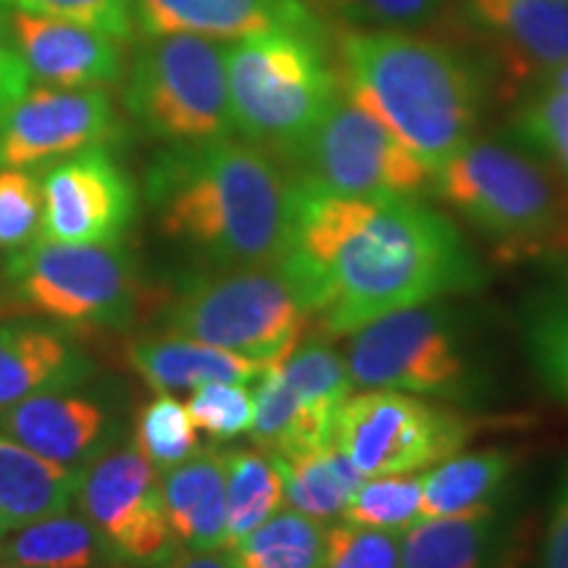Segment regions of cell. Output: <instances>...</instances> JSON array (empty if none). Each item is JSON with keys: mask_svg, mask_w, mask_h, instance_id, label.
Segmentation results:
<instances>
[{"mask_svg": "<svg viewBox=\"0 0 568 568\" xmlns=\"http://www.w3.org/2000/svg\"><path fill=\"white\" fill-rule=\"evenodd\" d=\"M337 48L347 98L432 174L474 140L485 84L453 48L395 30L339 32Z\"/></svg>", "mask_w": 568, "mask_h": 568, "instance_id": "3", "label": "cell"}, {"mask_svg": "<svg viewBox=\"0 0 568 568\" xmlns=\"http://www.w3.org/2000/svg\"><path fill=\"white\" fill-rule=\"evenodd\" d=\"M0 568H11V566H3V564H0Z\"/></svg>", "mask_w": 568, "mask_h": 568, "instance_id": "45", "label": "cell"}, {"mask_svg": "<svg viewBox=\"0 0 568 568\" xmlns=\"http://www.w3.org/2000/svg\"><path fill=\"white\" fill-rule=\"evenodd\" d=\"M6 282L27 316L77 332H122L140 308V274L122 243L34 240L6 261Z\"/></svg>", "mask_w": 568, "mask_h": 568, "instance_id": "8", "label": "cell"}, {"mask_svg": "<svg viewBox=\"0 0 568 568\" xmlns=\"http://www.w3.org/2000/svg\"><path fill=\"white\" fill-rule=\"evenodd\" d=\"M432 187L503 261L568 253V182L529 151L471 140L437 169Z\"/></svg>", "mask_w": 568, "mask_h": 568, "instance_id": "4", "label": "cell"}, {"mask_svg": "<svg viewBox=\"0 0 568 568\" xmlns=\"http://www.w3.org/2000/svg\"><path fill=\"white\" fill-rule=\"evenodd\" d=\"M308 324V308L280 266L187 272L176 276L161 308V332L264 366L287 358Z\"/></svg>", "mask_w": 568, "mask_h": 568, "instance_id": "6", "label": "cell"}, {"mask_svg": "<svg viewBox=\"0 0 568 568\" xmlns=\"http://www.w3.org/2000/svg\"><path fill=\"white\" fill-rule=\"evenodd\" d=\"M95 366L63 335L40 322H0V410L42 393L82 387Z\"/></svg>", "mask_w": 568, "mask_h": 568, "instance_id": "20", "label": "cell"}, {"mask_svg": "<svg viewBox=\"0 0 568 568\" xmlns=\"http://www.w3.org/2000/svg\"><path fill=\"white\" fill-rule=\"evenodd\" d=\"M529 364L556 400L568 406V272L539 284L524 303Z\"/></svg>", "mask_w": 568, "mask_h": 568, "instance_id": "27", "label": "cell"}, {"mask_svg": "<svg viewBox=\"0 0 568 568\" xmlns=\"http://www.w3.org/2000/svg\"><path fill=\"white\" fill-rule=\"evenodd\" d=\"M274 460L284 479V506L326 527L345 516L353 493L366 479L335 443Z\"/></svg>", "mask_w": 568, "mask_h": 568, "instance_id": "26", "label": "cell"}, {"mask_svg": "<svg viewBox=\"0 0 568 568\" xmlns=\"http://www.w3.org/2000/svg\"><path fill=\"white\" fill-rule=\"evenodd\" d=\"M80 481L82 468L53 464L0 435V514L13 529L69 510Z\"/></svg>", "mask_w": 568, "mask_h": 568, "instance_id": "24", "label": "cell"}, {"mask_svg": "<svg viewBox=\"0 0 568 568\" xmlns=\"http://www.w3.org/2000/svg\"><path fill=\"white\" fill-rule=\"evenodd\" d=\"M19 55L32 82L51 88H109L124 77L122 42L77 21L9 11Z\"/></svg>", "mask_w": 568, "mask_h": 568, "instance_id": "18", "label": "cell"}, {"mask_svg": "<svg viewBox=\"0 0 568 568\" xmlns=\"http://www.w3.org/2000/svg\"><path fill=\"white\" fill-rule=\"evenodd\" d=\"M510 134L524 151L550 163L568 182V95L550 84H539L518 105Z\"/></svg>", "mask_w": 568, "mask_h": 568, "instance_id": "32", "label": "cell"}, {"mask_svg": "<svg viewBox=\"0 0 568 568\" xmlns=\"http://www.w3.org/2000/svg\"><path fill=\"white\" fill-rule=\"evenodd\" d=\"M542 84H550V88H556L568 95V61L560 63L556 71H550V74L542 80Z\"/></svg>", "mask_w": 568, "mask_h": 568, "instance_id": "43", "label": "cell"}, {"mask_svg": "<svg viewBox=\"0 0 568 568\" xmlns=\"http://www.w3.org/2000/svg\"><path fill=\"white\" fill-rule=\"evenodd\" d=\"M403 531L339 521L326 527L324 568H400Z\"/></svg>", "mask_w": 568, "mask_h": 568, "instance_id": "34", "label": "cell"}, {"mask_svg": "<svg viewBox=\"0 0 568 568\" xmlns=\"http://www.w3.org/2000/svg\"><path fill=\"white\" fill-rule=\"evenodd\" d=\"M0 564L11 568H122L90 518L69 510L0 537Z\"/></svg>", "mask_w": 568, "mask_h": 568, "instance_id": "25", "label": "cell"}, {"mask_svg": "<svg viewBox=\"0 0 568 568\" xmlns=\"http://www.w3.org/2000/svg\"><path fill=\"white\" fill-rule=\"evenodd\" d=\"M17 316H27V314L21 311V305L13 301L9 282H0V322H6V318H17Z\"/></svg>", "mask_w": 568, "mask_h": 568, "instance_id": "42", "label": "cell"}, {"mask_svg": "<svg viewBox=\"0 0 568 568\" xmlns=\"http://www.w3.org/2000/svg\"><path fill=\"white\" fill-rule=\"evenodd\" d=\"M290 159L301 169V182L353 197H418L435 176L347 95L332 103Z\"/></svg>", "mask_w": 568, "mask_h": 568, "instance_id": "11", "label": "cell"}, {"mask_svg": "<svg viewBox=\"0 0 568 568\" xmlns=\"http://www.w3.org/2000/svg\"><path fill=\"white\" fill-rule=\"evenodd\" d=\"M326 524L293 508H280L258 529L234 542L240 568H324Z\"/></svg>", "mask_w": 568, "mask_h": 568, "instance_id": "29", "label": "cell"}, {"mask_svg": "<svg viewBox=\"0 0 568 568\" xmlns=\"http://www.w3.org/2000/svg\"><path fill=\"white\" fill-rule=\"evenodd\" d=\"M3 3L40 17L77 21L119 42H130L134 34V0H3Z\"/></svg>", "mask_w": 568, "mask_h": 568, "instance_id": "37", "label": "cell"}, {"mask_svg": "<svg viewBox=\"0 0 568 568\" xmlns=\"http://www.w3.org/2000/svg\"><path fill=\"white\" fill-rule=\"evenodd\" d=\"M422 474H382L366 477L345 508V521L374 529L406 531L422 518Z\"/></svg>", "mask_w": 568, "mask_h": 568, "instance_id": "33", "label": "cell"}, {"mask_svg": "<svg viewBox=\"0 0 568 568\" xmlns=\"http://www.w3.org/2000/svg\"><path fill=\"white\" fill-rule=\"evenodd\" d=\"M529 529L506 503L418 518L403 531L400 568H529Z\"/></svg>", "mask_w": 568, "mask_h": 568, "instance_id": "16", "label": "cell"}, {"mask_svg": "<svg viewBox=\"0 0 568 568\" xmlns=\"http://www.w3.org/2000/svg\"><path fill=\"white\" fill-rule=\"evenodd\" d=\"M187 410L197 432H205L216 443H230V439L245 435L251 429V385H240V382H211V385L193 389Z\"/></svg>", "mask_w": 568, "mask_h": 568, "instance_id": "36", "label": "cell"}, {"mask_svg": "<svg viewBox=\"0 0 568 568\" xmlns=\"http://www.w3.org/2000/svg\"><path fill=\"white\" fill-rule=\"evenodd\" d=\"M124 140L105 88L32 84L0 116V169H38Z\"/></svg>", "mask_w": 568, "mask_h": 568, "instance_id": "13", "label": "cell"}, {"mask_svg": "<svg viewBox=\"0 0 568 568\" xmlns=\"http://www.w3.org/2000/svg\"><path fill=\"white\" fill-rule=\"evenodd\" d=\"M282 274L324 335L474 293L487 274L464 234L418 197H353L293 182Z\"/></svg>", "mask_w": 568, "mask_h": 568, "instance_id": "1", "label": "cell"}, {"mask_svg": "<svg viewBox=\"0 0 568 568\" xmlns=\"http://www.w3.org/2000/svg\"><path fill=\"white\" fill-rule=\"evenodd\" d=\"M42 234V184L30 169H0V251L17 253Z\"/></svg>", "mask_w": 568, "mask_h": 568, "instance_id": "35", "label": "cell"}, {"mask_svg": "<svg viewBox=\"0 0 568 568\" xmlns=\"http://www.w3.org/2000/svg\"><path fill=\"white\" fill-rule=\"evenodd\" d=\"M464 11L487 40L506 95L568 61V0H466Z\"/></svg>", "mask_w": 568, "mask_h": 568, "instance_id": "15", "label": "cell"}, {"mask_svg": "<svg viewBox=\"0 0 568 568\" xmlns=\"http://www.w3.org/2000/svg\"><path fill=\"white\" fill-rule=\"evenodd\" d=\"M345 364L358 389H393L456 408L487 393L464 324L439 301L393 311L351 332Z\"/></svg>", "mask_w": 568, "mask_h": 568, "instance_id": "7", "label": "cell"}, {"mask_svg": "<svg viewBox=\"0 0 568 568\" xmlns=\"http://www.w3.org/2000/svg\"><path fill=\"white\" fill-rule=\"evenodd\" d=\"M287 195L272 155L234 138L176 142L145 174V197L163 237L209 268L280 264Z\"/></svg>", "mask_w": 568, "mask_h": 568, "instance_id": "2", "label": "cell"}, {"mask_svg": "<svg viewBox=\"0 0 568 568\" xmlns=\"http://www.w3.org/2000/svg\"><path fill=\"white\" fill-rule=\"evenodd\" d=\"M9 11L11 6L0 0V116L34 84L13 40Z\"/></svg>", "mask_w": 568, "mask_h": 568, "instance_id": "39", "label": "cell"}, {"mask_svg": "<svg viewBox=\"0 0 568 568\" xmlns=\"http://www.w3.org/2000/svg\"><path fill=\"white\" fill-rule=\"evenodd\" d=\"M126 361L155 393H193L211 382L255 385L268 368L243 355L172 332L134 339L126 347Z\"/></svg>", "mask_w": 568, "mask_h": 568, "instance_id": "22", "label": "cell"}, {"mask_svg": "<svg viewBox=\"0 0 568 568\" xmlns=\"http://www.w3.org/2000/svg\"><path fill=\"white\" fill-rule=\"evenodd\" d=\"M42 184V240L63 245L122 243L138 216V187L111 148H90L48 166Z\"/></svg>", "mask_w": 568, "mask_h": 568, "instance_id": "14", "label": "cell"}, {"mask_svg": "<svg viewBox=\"0 0 568 568\" xmlns=\"http://www.w3.org/2000/svg\"><path fill=\"white\" fill-rule=\"evenodd\" d=\"M134 27L145 38L197 34L209 40H240L272 30L324 38L311 0H134Z\"/></svg>", "mask_w": 568, "mask_h": 568, "instance_id": "19", "label": "cell"}, {"mask_svg": "<svg viewBox=\"0 0 568 568\" xmlns=\"http://www.w3.org/2000/svg\"><path fill=\"white\" fill-rule=\"evenodd\" d=\"M161 500L169 529L182 550L226 545L224 450L201 447L195 456L161 471Z\"/></svg>", "mask_w": 568, "mask_h": 568, "instance_id": "21", "label": "cell"}, {"mask_svg": "<svg viewBox=\"0 0 568 568\" xmlns=\"http://www.w3.org/2000/svg\"><path fill=\"white\" fill-rule=\"evenodd\" d=\"M518 456L506 447L456 453L424 471L422 518L460 516L508 500Z\"/></svg>", "mask_w": 568, "mask_h": 568, "instance_id": "23", "label": "cell"}, {"mask_svg": "<svg viewBox=\"0 0 568 568\" xmlns=\"http://www.w3.org/2000/svg\"><path fill=\"white\" fill-rule=\"evenodd\" d=\"M224 63L234 132L266 153L290 159L343 95L339 69L318 34H247L224 45Z\"/></svg>", "mask_w": 568, "mask_h": 568, "instance_id": "5", "label": "cell"}, {"mask_svg": "<svg viewBox=\"0 0 568 568\" xmlns=\"http://www.w3.org/2000/svg\"><path fill=\"white\" fill-rule=\"evenodd\" d=\"M124 105L142 130L169 145L232 138L224 45L197 34L148 38L130 63Z\"/></svg>", "mask_w": 568, "mask_h": 568, "instance_id": "9", "label": "cell"}, {"mask_svg": "<svg viewBox=\"0 0 568 568\" xmlns=\"http://www.w3.org/2000/svg\"><path fill=\"white\" fill-rule=\"evenodd\" d=\"M13 527H11V524L9 521H6V516L3 514H0V537H6V535H9V531H11Z\"/></svg>", "mask_w": 568, "mask_h": 568, "instance_id": "44", "label": "cell"}, {"mask_svg": "<svg viewBox=\"0 0 568 568\" xmlns=\"http://www.w3.org/2000/svg\"><path fill=\"white\" fill-rule=\"evenodd\" d=\"M172 568H240L226 548L213 550H182Z\"/></svg>", "mask_w": 568, "mask_h": 568, "instance_id": "41", "label": "cell"}, {"mask_svg": "<svg viewBox=\"0 0 568 568\" xmlns=\"http://www.w3.org/2000/svg\"><path fill=\"white\" fill-rule=\"evenodd\" d=\"M77 500L122 568H172L182 552L163 514L161 474L134 443L84 466Z\"/></svg>", "mask_w": 568, "mask_h": 568, "instance_id": "12", "label": "cell"}, {"mask_svg": "<svg viewBox=\"0 0 568 568\" xmlns=\"http://www.w3.org/2000/svg\"><path fill=\"white\" fill-rule=\"evenodd\" d=\"M134 447L155 471H166L201 450V437L184 403L161 393L145 403L134 418Z\"/></svg>", "mask_w": 568, "mask_h": 568, "instance_id": "31", "label": "cell"}, {"mask_svg": "<svg viewBox=\"0 0 568 568\" xmlns=\"http://www.w3.org/2000/svg\"><path fill=\"white\" fill-rule=\"evenodd\" d=\"M226 545L232 548L284 508V479L274 456L261 447L224 450Z\"/></svg>", "mask_w": 568, "mask_h": 568, "instance_id": "28", "label": "cell"}, {"mask_svg": "<svg viewBox=\"0 0 568 568\" xmlns=\"http://www.w3.org/2000/svg\"><path fill=\"white\" fill-rule=\"evenodd\" d=\"M477 429V418L456 406L393 389H364L343 403L332 443L364 477L422 474L464 450Z\"/></svg>", "mask_w": 568, "mask_h": 568, "instance_id": "10", "label": "cell"}, {"mask_svg": "<svg viewBox=\"0 0 568 568\" xmlns=\"http://www.w3.org/2000/svg\"><path fill=\"white\" fill-rule=\"evenodd\" d=\"M326 6L353 21L403 27L426 21L445 6V0H324Z\"/></svg>", "mask_w": 568, "mask_h": 568, "instance_id": "38", "label": "cell"}, {"mask_svg": "<svg viewBox=\"0 0 568 568\" xmlns=\"http://www.w3.org/2000/svg\"><path fill=\"white\" fill-rule=\"evenodd\" d=\"M280 374L293 389L301 406L314 414L318 422L335 429V418L343 403L353 395V382L347 374V364L337 347L329 343V335H311L282 358Z\"/></svg>", "mask_w": 568, "mask_h": 568, "instance_id": "30", "label": "cell"}, {"mask_svg": "<svg viewBox=\"0 0 568 568\" xmlns=\"http://www.w3.org/2000/svg\"><path fill=\"white\" fill-rule=\"evenodd\" d=\"M0 435L53 464L84 468L113 447L119 426L105 403L61 389L27 397L0 410Z\"/></svg>", "mask_w": 568, "mask_h": 568, "instance_id": "17", "label": "cell"}, {"mask_svg": "<svg viewBox=\"0 0 568 568\" xmlns=\"http://www.w3.org/2000/svg\"><path fill=\"white\" fill-rule=\"evenodd\" d=\"M539 568H568V464L560 474L545 527Z\"/></svg>", "mask_w": 568, "mask_h": 568, "instance_id": "40", "label": "cell"}]
</instances>
